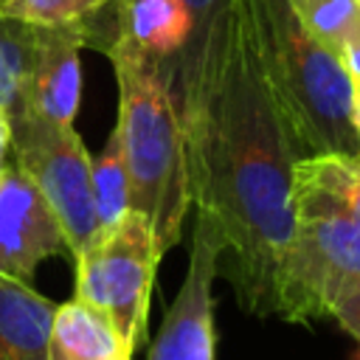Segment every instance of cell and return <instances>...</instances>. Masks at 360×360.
<instances>
[{
  "instance_id": "6da1fadb",
  "label": "cell",
  "mask_w": 360,
  "mask_h": 360,
  "mask_svg": "<svg viewBox=\"0 0 360 360\" xmlns=\"http://www.w3.org/2000/svg\"><path fill=\"white\" fill-rule=\"evenodd\" d=\"M183 132L191 208L217 242V276L250 315L267 318L292 236L295 155L262 70L248 0L233 6L225 59Z\"/></svg>"
},
{
  "instance_id": "7a4b0ae2",
  "label": "cell",
  "mask_w": 360,
  "mask_h": 360,
  "mask_svg": "<svg viewBox=\"0 0 360 360\" xmlns=\"http://www.w3.org/2000/svg\"><path fill=\"white\" fill-rule=\"evenodd\" d=\"M262 70L295 160L360 158L352 124L354 84L340 56L315 39L287 0H248Z\"/></svg>"
},
{
  "instance_id": "3957f363",
  "label": "cell",
  "mask_w": 360,
  "mask_h": 360,
  "mask_svg": "<svg viewBox=\"0 0 360 360\" xmlns=\"http://www.w3.org/2000/svg\"><path fill=\"white\" fill-rule=\"evenodd\" d=\"M104 53L118 84L115 129L127 158L132 211L149 219L158 248L166 253L180 242L191 208L183 121L158 68L121 34Z\"/></svg>"
},
{
  "instance_id": "277c9868",
  "label": "cell",
  "mask_w": 360,
  "mask_h": 360,
  "mask_svg": "<svg viewBox=\"0 0 360 360\" xmlns=\"http://www.w3.org/2000/svg\"><path fill=\"white\" fill-rule=\"evenodd\" d=\"M292 236L276 276V307L290 323L329 318L360 281V222L326 200L292 191Z\"/></svg>"
},
{
  "instance_id": "5b68a950",
  "label": "cell",
  "mask_w": 360,
  "mask_h": 360,
  "mask_svg": "<svg viewBox=\"0 0 360 360\" xmlns=\"http://www.w3.org/2000/svg\"><path fill=\"white\" fill-rule=\"evenodd\" d=\"M163 250L146 217L129 211L73 259L76 295L98 307L115 326L124 352L132 357L146 343L149 301Z\"/></svg>"
},
{
  "instance_id": "8992f818",
  "label": "cell",
  "mask_w": 360,
  "mask_h": 360,
  "mask_svg": "<svg viewBox=\"0 0 360 360\" xmlns=\"http://www.w3.org/2000/svg\"><path fill=\"white\" fill-rule=\"evenodd\" d=\"M11 124V163L20 166L53 211L68 256L76 259L96 236L98 219L90 191V152L73 127L17 112Z\"/></svg>"
},
{
  "instance_id": "52a82bcc",
  "label": "cell",
  "mask_w": 360,
  "mask_h": 360,
  "mask_svg": "<svg viewBox=\"0 0 360 360\" xmlns=\"http://www.w3.org/2000/svg\"><path fill=\"white\" fill-rule=\"evenodd\" d=\"M217 242L202 222L194 219L191 256L186 278L169 304L149 360H217L214 329V278H217Z\"/></svg>"
},
{
  "instance_id": "ba28073f",
  "label": "cell",
  "mask_w": 360,
  "mask_h": 360,
  "mask_svg": "<svg viewBox=\"0 0 360 360\" xmlns=\"http://www.w3.org/2000/svg\"><path fill=\"white\" fill-rule=\"evenodd\" d=\"M51 256H68L62 228L34 180L8 163L0 172V276L31 284Z\"/></svg>"
},
{
  "instance_id": "9c48e42d",
  "label": "cell",
  "mask_w": 360,
  "mask_h": 360,
  "mask_svg": "<svg viewBox=\"0 0 360 360\" xmlns=\"http://www.w3.org/2000/svg\"><path fill=\"white\" fill-rule=\"evenodd\" d=\"M28 28V65L17 107L8 112H34L42 121L73 127L82 98L79 51L87 48L79 28Z\"/></svg>"
},
{
  "instance_id": "30bf717a",
  "label": "cell",
  "mask_w": 360,
  "mask_h": 360,
  "mask_svg": "<svg viewBox=\"0 0 360 360\" xmlns=\"http://www.w3.org/2000/svg\"><path fill=\"white\" fill-rule=\"evenodd\" d=\"M188 14V39L166 79V87L177 104L180 121L186 124L205 101L219 65L225 59V48L233 25L236 0H183Z\"/></svg>"
},
{
  "instance_id": "8fae6325",
  "label": "cell",
  "mask_w": 360,
  "mask_h": 360,
  "mask_svg": "<svg viewBox=\"0 0 360 360\" xmlns=\"http://www.w3.org/2000/svg\"><path fill=\"white\" fill-rule=\"evenodd\" d=\"M188 28L183 0H118V34L158 68L163 84L188 39Z\"/></svg>"
},
{
  "instance_id": "7c38bea8",
  "label": "cell",
  "mask_w": 360,
  "mask_h": 360,
  "mask_svg": "<svg viewBox=\"0 0 360 360\" xmlns=\"http://www.w3.org/2000/svg\"><path fill=\"white\" fill-rule=\"evenodd\" d=\"M56 307L31 284L0 276V360H48Z\"/></svg>"
},
{
  "instance_id": "4fadbf2b",
  "label": "cell",
  "mask_w": 360,
  "mask_h": 360,
  "mask_svg": "<svg viewBox=\"0 0 360 360\" xmlns=\"http://www.w3.org/2000/svg\"><path fill=\"white\" fill-rule=\"evenodd\" d=\"M0 20L37 28H79L87 48L107 51L118 37V0H0Z\"/></svg>"
},
{
  "instance_id": "5bb4252c",
  "label": "cell",
  "mask_w": 360,
  "mask_h": 360,
  "mask_svg": "<svg viewBox=\"0 0 360 360\" xmlns=\"http://www.w3.org/2000/svg\"><path fill=\"white\" fill-rule=\"evenodd\" d=\"M127 354L112 321L90 301L73 295L56 307L48 360H107Z\"/></svg>"
},
{
  "instance_id": "9a60e30c",
  "label": "cell",
  "mask_w": 360,
  "mask_h": 360,
  "mask_svg": "<svg viewBox=\"0 0 360 360\" xmlns=\"http://www.w3.org/2000/svg\"><path fill=\"white\" fill-rule=\"evenodd\" d=\"M292 191L315 194L360 222V158H349V155L301 158L292 163L290 194Z\"/></svg>"
},
{
  "instance_id": "2e32d148",
  "label": "cell",
  "mask_w": 360,
  "mask_h": 360,
  "mask_svg": "<svg viewBox=\"0 0 360 360\" xmlns=\"http://www.w3.org/2000/svg\"><path fill=\"white\" fill-rule=\"evenodd\" d=\"M90 191L98 219V231H110L132 211L129 172L121 146V135L112 127L98 155H90Z\"/></svg>"
},
{
  "instance_id": "e0dca14e",
  "label": "cell",
  "mask_w": 360,
  "mask_h": 360,
  "mask_svg": "<svg viewBox=\"0 0 360 360\" xmlns=\"http://www.w3.org/2000/svg\"><path fill=\"white\" fill-rule=\"evenodd\" d=\"M301 25L335 53L360 25V0H287Z\"/></svg>"
},
{
  "instance_id": "ac0fdd59",
  "label": "cell",
  "mask_w": 360,
  "mask_h": 360,
  "mask_svg": "<svg viewBox=\"0 0 360 360\" xmlns=\"http://www.w3.org/2000/svg\"><path fill=\"white\" fill-rule=\"evenodd\" d=\"M329 318H335L340 323V329L349 332L357 340V346H360V281L340 295V301L335 304Z\"/></svg>"
},
{
  "instance_id": "d6986e66",
  "label": "cell",
  "mask_w": 360,
  "mask_h": 360,
  "mask_svg": "<svg viewBox=\"0 0 360 360\" xmlns=\"http://www.w3.org/2000/svg\"><path fill=\"white\" fill-rule=\"evenodd\" d=\"M338 56H340V65L346 68V73H349L354 90H360V25H357V28L349 34V39L340 45Z\"/></svg>"
},
{
  "instance_id": "ffe728a7",
  "label": "cell",
  "mask_w": 360,
  "mask_h": 360,
  "mask_svg": "<svg viewBox=\"0 0 360 360\" xmlns=\"http://www.w3.org/2000/svg\"><path fill=\"white\" fill-rule=\"evenodd\" d=\"M8 158H11V124L8 115L0 110V172L8 166Z\"/></svg>"
},
{
  "instance_id": "44dd1931",
  "label": "cell",
  "mask_w": 360,
  "mask_h": 360,
  "mask_svg": "<svg viewBox=\"0 0 360 360\" xmlns=\"http://www.w3.org/2000/svg\"><path fill=\"white\" fill-rule=\"evenodd\" d=\"M352 124H354V132L360 138V90H354V98H352Z\"/></svg>"
},
{
  "instance_id": "7402d4cb",
  "label": "cell",
  "mask_w": 360,
  "mask_h": 360,
  "mask_svg": "<svg viewBox=\"0 0 360 360\" xmlns=\"http://www.w3.org/2000/svg\"><path fill=\"white\" fill-rule=\"evenodd\" d=\"M107 360H132L129 354H112V357H107Z\"/></svg>"
}]
</instances>
